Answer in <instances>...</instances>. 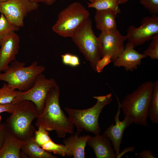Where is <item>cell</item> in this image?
Returning <instances> with one entry per match:
<instances>
[{
  "instance_id": "1",
  "label": "cell",
  "mask_w": 158,
  "mask_h": 158,
  "mask_svg": "<svg viewBox=\"0 0 158 158\" xmlns=\"http://www.w3.org/2000/svg\"><path fill=\"white\" fill-rule=\"evenodd\" d=\"M60 92L57 85L50 90L44 109L37 118L35 125L47 131H55L57 137H65L67 133H74V126L64 114L59 104Z\"/></svg>"
},
{
  "instance_id": "2",
  "label": "cell",
  "mask_w": 158,
  "mask_h": 158,
  "mask_svg": "<svg viewBox=\"0 0 158 158\" xmlns=\"http://www.w3.org/2000/svg\"><path fill=\"white\" fill-rule=\"evenodd\" d=\"M154 83L147 81L126 95L121 103L124 117L131 118L135 124L148 126V109Z\"/></svg>"
},
{
  "instance_id": "3",
  "label": "cell",
  "mask_w": 158,
  "mask_h": 158,
  "mask_svg": "<svg viewBox=\"0 0 158 158\" xmlns=\"http://www.w3.org/2000/svg\"><path fill=\"white\" fill-rule=\"evenodd\" d=\"M15 104L14 110L6 123L10 134L23 141L34 138L36 130L32 122L39 114L37 107L28 100Z\"/></svg>"
},
{
  "instance_id": "4",
  "label": "cell",
  "mask_w": 158,
  "mask_h": 158,
  "mask_svg": "<svg viewBox=\"0 0 158 158\" xmlns=\"http://www.w3.org/2000/svg\"><path fill=\"white\" fill-rule=\"evenodd\" d=\"M96 104L86 109H80L65 107L68 117L80 134L84 130L95 135L100 134L101 128L98 122L99 115L104 108L112 100V93L105 95L94 96Z\"/></svg>"
},
{
  "instance_id": "5",
  "label": "cell",
  "mask_w": 158,
  "mask_h": 158,
  "mask_svg": "<svg viewBox=\"0 0 158 158\" xmlns=\"http://www.w3.org/2000/svg\"><path fill=\"white\" fill-rule=\"evenodd\" d=\"M25 63L17 61L11 62L3 73H0V81L6 82L11 87L25 91L33 85L38 76L45 71V67L35 61L26 66Z\"/></svg>"
},
{
  "instance_id": "6",
  "label": "cell",
  "mask_w": 158,
  "mask_h": 158,
  "mask_svg": "<svg viewBox=\"0 0 158 158\" xmlns=\"http://www.w3.org/2000/svg\"><path fill=\"white\" fill-rule=\"evenodd\" d=\"M90 17L89 12L81 3L73 2L59 12L52 30L62 37L71 38Z\"/></svg>"
},
{
  "instance_id": "7",
  "label": "cell",
  "mask_w": 158,
  "mask_h": 158,
  "mask_svg": "<svg viewBox=\"0 0 158 158\" xmlns=\"http://www.w3.org/2000/svg\"><path fill=\"white\" fill-rule=\"evenodd\" d=\"M92 22L90 17L71 38L95 71L96 64L102 57L101 48L98 38L92 30Z\"/></svg>"
},
{
  "instance_id": "8",
  "label": "cell",
  "mask_w": 158,
  "mask_h": 158,
  "mask_svg": "<svg viewBox=\"0 0 158 158\" xmlns=\"http://www.w3.org/2000/svg\"><path fill=\"white\" fill-rule=\"evenodd\" d=\"M57 85L54 78H48L43 73H41L30 88L25 91H20L12 103L15 104L25 100L30 101L35 104L40 114L44 109L50 90Z\"/></svg>"
},
{
  "instance_id": "9",
  "label": "cell",
  "mask_w": 158,
  "mask_h": 158,
  "mask_svg": "<svg viewBox=\"0 0 158 158\" xmlns=\"http://www.w3.org/2000/svg\"><path fill=\"white\" fill-rule=\"evenodd\" d=\"M38 7V3L30 0H8L0 3V13L10 22L20 28L24 26L27 14Z\"/></svg>"
},
{
  "instance_id": "10",
  "label": "cell",
  "mask_w": 158,
  "mask_h": 158,
  "mask_svg": "<svg viewBox=\"0 0 158 158\" xmlns=\"http://www.w3.org/2000/svg\"><path fill=\"white\" fill-rule=\"evenodd\" d=\"M141 25L136 27L133 25L128 27L126 36L127 42L135 47L142 45L150 40L153 37L158 34V17L152 15L142 18Z\"/></svg>"
},
{
  "instance_id": "11",
  "label": "cell",
  "mask_w": 158,
  "mask_h": 158,
  "mask_svg": "<svg viewBox=\"0 0 158 158\" xmlns=\"http://www.w3.org/2000/svg\"><path fill=\"white\" fill-rule=\"evenodd\" d=\"M98 38L101 46L102 57L109 54L111 56L113 62L124 50V42L127 38L118 29L112 32H102Z\"/></svg>"
},
{
  "instance_id": "12",
  "label": "cell",
  "mask_w": 158,
  "mask_h": 158,
  "mask_svg": "<svg viewBox=\"0 0 158 158\" xmlns=\"http://www.w3.org/2000/svg\"><path fill=\"white\" fill-rule=\"evenodd\" d=\"M20 42V37L15 32L7 34L0 40V73L4 71L16 60Z\"/></svg>"
},
{
  "instance_id": "13",
  "label": "cell",
  "mask_w": 158,
  "mask_h": 158,
  "mask_svg": "<svg viewBox=\"0 0 158 158\" xmlns=\"http://www.w3.org/2000/svg\"><path fill=\"white\" fill-rule=\"evenodd\" d=\"M114 94L118 103V110L114 118L115 123L112 122L104 130L103 134L111 141L117 156L120 153V146L124 132L127 127L133 123V121L131 118L127 117H124L122 121L119 120L121 103L117 95Z\"/></svg>"
},
{
  "instance_id": "14",
  "label": "cell",
  "mask_w": 158,
  "mask_h": 158,
  "mask_svg": "<svg viewBox=\"0 0 158 158\" xmlns=\"http://www.w3.org/2000/svg\"><path fill=\"white\" fill-rule=\"evenodd\" d=\"M131 43L127 42L122 53L113 62L115 67H123L126 71H132L137 70L140 65L142 60L146 57L134 49Z\"/></svg>"
},
{
  "instance_id": "15",
  "label": "cell",
  "mask_w": 158,
  "mask_h": 158,
  "mask_svg": "<svg viewBox=\"0 0 158 158\" xmlns=\"http://www.w3.org/2000/svg\"><path fill=\"white\" fill-rule=\"evenodd\" d=\"M87 144L93 149L96 158H115L116 154L109 139L103 134L90 135Z\"/></svg>"
},
{
  "instance_id": "16",
  "label": "cell",
  "mask_w": 158,
  "mask_h": 158,
  "mask_svg": "<svg viewBox=\"0 0 158 158\" xmlns=\"http://www.w3.org/2000/svg\"><path fill=\"white\" fill-rule=\"evenodd\" d=\"M76 132L63 140L66 148V154L74 158H85V149L90 135H79Z\"/></svg>"
},
{
  "instance_id": "17",
  "label": "cell",
  "mask_w": 158,
  "mask_h": 158,
  "mask_svg": "<svg viewBox=\"0 0 158 158\" xmlns=\"http://www.w3.org/2000/svg\"><path fill=\"white\" fill-rule=\"evenodd\" d=\"M120 13L112 9L96 10L94 20L97 28L102 32H112L117 29L116 18Z\"/></svg>"
},
{
  "instance_id": "18",
  "label": "cell",
  "mask_w": 158,
  "mask_h": 158,
  "mask_svg": "<svg viewBox=\"0 0 158 158\" xmlns=\"http://www.w3.org/2000/svg\"><path fill=\"white\" fill-rule=\"evenodd\" d=\"M26 141L10 135L0 150V158H20V151Z\"/></svg>"
},
{
  "instance_id": "19",
  "label": "cell",
  "mask_w": 158,
  "mask_h": 158,
  "mask_svg": "<svg viewBox=\"0 0 158 158\" xmlns=\"http://www.w3.org/2000/svg\"><path fill=\"white\" fill-rule=\"evenodd\" d=\"M23 153L30 158H57L39 146L32 138L26 141L21 150Z\"/></svg>"
},
{
  "instance_id": "20",
  "label": "cell",
  "mask_w": 158,
  "mask_h": 158,
  "mask_svg": "<svg viewBox=\"0 0 158 158\" xmlns=\"http://www.w3.org/2000/svg\"><path fill=\"white\" fill-rule=\"evenodd\" d=\"M148 115L153 123H158V81L154 83L148 109Z\"/></svg>"
},
{
  "instance_id": "21",
  "label": "cell",
  "mask_w": 158,
  "mask_h": 158,
  "mask_svg": "<svg viewBox=\"0 0 158 158\" xmlns=\"http://www.w3.org/2000/svg\"><path fill=\"white\" fill-rule=\"evenodd\" d=\"M88 0L90 2L87 3L88 7L89 8H94L96 10L110 9L121 12L118 3V0Z\"/></svg>"
},
{
  "instance_id": "22",
  "label": "cell",
  "mask_w": 158,
  "mask_h": 158,
  "mask_svg": "<svg viewBox=\"0 0 158 158\" xmlns=\"http://www.w3.org/2000/svg\"><path fill=\"white\" fill-rule=\"evenodd\" d=\"M19 92L11 87L7 83H5L0 88V104L12 103Z\"/></svg>"
},
{
  "instance_id": "23",
  "label": "cell",
  "mask_w": 158,
  "mask_h": 158,
  "mask_svg": "<svg viewBox=\"0 0 158 158\" xmlns=\"http://www.w3.org/2000/svg\"><path fill=\"white\" fill-rule=\"evenodd\" d=\"M41 147L45 151L61 156H66V148L65 145L58 144L50 139L43 144Z\"/></svg>"
},
{
  "instance_id": "24",
  "label": "cell",
  "mask_w": 158,
  "mask_h": 158,
  "mask_svg": "<svg viewBox=\"0 0 158 158\" xmlns=\"http://www.w3.org/2000/svg\"><path fill=\"white\" fill-rule=\"evenodd\" d=\"M147 49L143 52V54L146 57H149L152 60L158 59V34L154 35Z\"/></svg>"
},
{
  "instance_id": "25",
  "label": "cell",
  "mask_w": 158,
  "mask_h": 158,
  "mask_svg": "<svg viewBox=\"0 0 158 158\" xmlns=\"http://www.w3.org/2000/svg\"><path fill=\"white\" fill-rule=\"evenodd\" d=\"M19 27L10 22L1 13L0 16V40L7 34L18 30Z\"/></svg>"
},
{
  "instance_id": "26",
  "label": "cell",
  "mask_w": 158,
  "mask_h": 158,
  "mask_svg": "<svg viewBox=\"0 0 158 158\" xmlns=\"http://www.w3.org/2000/svg\"><path fill=\"white\" fill-rule=\"evenodd\" d=\"M34 138L36 143L41 147L51 139L48 131L42 127H38V130H36Z\"/></svg>"
},
{
  "instance_id": "27",
  "label": "cell",
  "mask_w": 158,
  "mask_h": 158,
  "mask_svg": "<svg viewBox=\"0 0 158 158\" xmlns=\"http://www.w3.org/2000/svg\"><path fill=\"white\" fill-rule=\"evenodd\" d=\"M140 3L151 14L158 15V0H140Z\"/></svg>"
},
{
  "instance_id": "28",
  "label": "cell",
  "mask_w": 158,
  "mask_h": 158,
  "mask_svg": "<svg viewBox=\"0 0 158 158\" xmlns=\"http://www.w3.org/2000/svg\"><path fill=\"white\" fill-rule=\"evenodd\" d=\"M111 58V56L109 54L103 56L96 64L95 71L98 73L102 72L104 68L112 62Z\"/></svg>"
},
{
  "instance_id": "29",
  "label": "cell",
  "mask_w": 158,
  "mask_h": 158,
  "mask_svg": "<svg viewBox=\"0 0 158 158\" xmlns=\"http://www.w3.org/2000/svg\"><path fill=\"white\" fill-rule=\"evenodd\" d=\"M10 135L6 123L1 124L0 126V150Z\"/></svg>"
},
{
  "instance_id": "30",
  "label": "cell",
  "mask_w": 158,
  "mask_h": 158,
  "mask_svg": "<svg viewBox=\"0 0 158 158\" xmlns=\"http://www.w3.org/2000/svg\"><path fill=\"white\" fill-rule=\"evenodd\" d=\"M15 104L11 103L7 104H0V113L7 112L12 114L14 109Z\"/></svg>"
},
{
  "instance_id": "31",
  "label": "cell",
  "mask_w": 158,
  "mask_h": 158,
  "mask_svg": "<svg viewBox=\"0 0 158 158\" xmlns=\"http://www.w3.org/2000/svg\"><path fill=\"white\" fill-rule=\"evenodd\" d=\"M154 154L150 150L144 149L140 153H135V156H138V158H155Z\"/></svg>"
},
{
  "instance_id": "32",
  "label": "cell",
  "mask_w": 158,
  "mask_h": 158,
  "mask_svg": "<svg viewBox=\"0 0 158 158\" xmlns=\"http://www.w3.org/2000/svg\"><path fill=\"white\" fill-rule=\"evenodd\" d=\"M72 55L69 53H65L62 55L61 57L62 63L65 65L69 66Z\"/></svg>"
},
{
  "instance_id": "33",
  "label": "cell",
  "mask_w": 158,
  "mask_h": 158,
  "mask_svg": "<svg viewBox=\"0 0 158 158\" xmlns=\"http://www.w3.org/2000/svg\"><path fill=\"white\" fill-rule=\"evenodd\" d=\"M80 61L78 57L75 55L72 54L69 66L76 67L80 65Z\"/></svg>"
},
{
  "instance_id": "34",
  "label": "cell",
  "mask_w": 158,
  "mask_h": 158,
  "mask_svg": "<svg viewBox=\"0 0 158 158\" xmlns=\"http://www.w3.org/2000/svg\"><path fill=\"white\" fill-rule=\"evenodd\" d=\"M135 147H130L124 148L123 150L117 156V158H120L126 153L128 152H135L134 150Z\"/></svg>"
},
{
  "instance_id": "35",
  "label": "cell",
  "mask_w": 158,
  "mask_h": 158,
  "mask_svg": "<svg viewBox=\"0 0 158 158\" xmlns=\"http://www.w3.org/2000/svg\"><path fill=\"white\" fill-rule=\"evenodd\" d=\"M32 2L38 3L42 2L45 4L47 5L51 6L53 4L56 0H30Z\"/></svg>"
},
{
  "instance_id": "36",
  "label": "cell",
  "mask_w": 158,
  "mask_h": 158,
  "mask_svg": "<svg viewBox=\"0 0 158 158\" xmlns=\"http://www.w3.org/2000/svg\"><path fill=\"white\" fill-rule=\"evenodd\" d=\"M129 0H118V5L125 4Z\"/></svg>"
},
{
  "instance_id": "37",
  "label": "cell",
  "mask_w": 158,
  "mask_h": 158,
  "mask_svg": "<svg viewBox=\"0 0 158 158\" xmlns=\"http://www.w3.org/2000/svg\"><path fill=\"white\" fill-rule=\"evenodd\" d=\"M7 0H0V3L4 2Z\"/></svg>"
},
{
  "instance_id": "38",
  "label": "cell",
  "mask_w": 158,
  "mask_h": 158,
  "mask_svg": "<svg viewBox=\"0 0 158 158\" xmlns=\"http://www.w3.org/2000/svg\"><path fill=\"white\" fill-rule=\"evenodd\" d=\"M1 115H0V120H1Z\"/></svg>"
},
{
  "instance_id": "39",
  "label": "cell",
  "mask_w": 158,
  "mask_h": 158,
  "mask_svg": "<svg viewBox=\"0 0 158 158\" xmlns=\"http://www.w3.org/2000/svg\"><path fill=\"white\" fill-rule=\"evenodd\" d=\"M1 120H0V122ZM1 125V124H0V126Z\"/></svg>"
}]
</instances>
